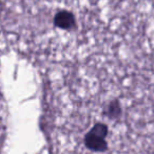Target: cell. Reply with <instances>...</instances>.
I'll return each mask as SVG.
<instances>
[{
    "instance_id": "6da1fadb",
    "label": "cell",
    "mask_w": 154,
    "mask_h": 154,
    "mask_svg": "<svg viewBox=\"0 0 154 154\" xmlns=\"http://www.w3.org/2000/svg\"><path fill=\"white\" fill-rule=\"evenodd\" d=\"M98 48L54 91L58 154H154V51L143 40Z\"/></svg>"
},
{
    "instance_id": "7a4b0ae2",
    "label": "cell",
    "mask_w": 154,
    "mask_h": 154,
    "mask_svg": "<svg viewBox=\"0 0 154 154\" xmlns=\"http://www.w3.org/2000/svg\"><path fill=\"white\" fill-rule=\"evenodd\" d=\"M64 11L78 23L96 27L140 26L144 11L152 0H32Z\"/></svg>"
}]
</instances>
